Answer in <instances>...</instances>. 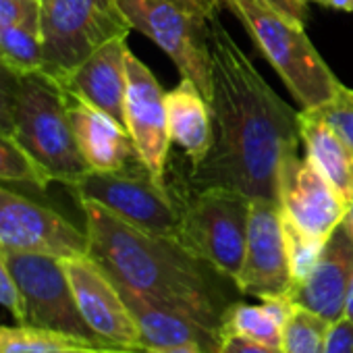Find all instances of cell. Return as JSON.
<instances>
[{
    "instance_id": "obj_26",
    "label": "cell",
    "mask_w": 353,
    "mask_h": 353,
    "mask_svg": "<svg viewBox=\"0 0 353 353\" xmlns=\"http://www.w3.org/2000/svg\"><path fill=\"white\" fill-rule=\"evenodd\" d=\"M322 119L353 150V90L341 85L332 98L314 108H303Z\"/></svg>"
},
{
    "instance_id": "obj_38",
    "label": "cell",
    "mask_w": 353,
    "mask_h": 353,
    "mask_svg": "<svg viewBox=\"0 0 353 353\" xmlns=\"http://www.w3.org/2000/svg\"><path fill=\"white\" fill-rule=\"evenodd\" d=\"M15 3H23V5H32V7H40V0H15Z\"/></svg>"
},
{
    "instance_id": "obj_18",
    "label": "cell",
    "mask_w": 353,
    "mask_h": 353,
    "mask_svg": "<svg viewBox=\"0 0 353 353\" xmlns=\"http://www.w3.org/2000/svg\"><path fill=\"white\" fill-rule=\"evenodd\" d=\"M127 52V38H114L94 50L61 85L125 125Z\"/></svg>"
},
{
    "instance_id": "obj_29",
    "label": "cell",
    "mask_w": 353,
    "mask_h": 353,
    "mask_svg": "<svg viewBox=\"0 0 353 353\" xmlns=\"http://www.w3.org/2000/svg\"><path fill=\"white\" fill-rule=\"evenodd\" d=\"M0 305L7 307L15 316V320L19 318V314H21L19 289L15 285V279L11 274V268H9V262H7L3 248H0Z\"/></svg>"
},
{
    "instance_id": "obj_14",
    "label": "cell",
    "mask_w": 353,
    "mask_h": 353,
    "mask_svg": "<svg viewBox=\"0 0 353 353\" xmlns=\"http://www.w3.org/2000/svg\"><path fill=\"white\" fill-rule=\"evenodd\" d=\"M125 127L135 143L143 168L160 188L168 190L166 160L170 135L166 114V92H162L154 73L131 50L127 52Z\"/></svg>"
},
{
    "instance_id": "obj_31",
    "label": "cell",
    "mask_w": 353,
    "mask_h": 353,
    "mask_svg": "<svg viewBox=\"0 0 353 353\" xmlns=\"http://www.w3.org/2000/svg\"><path fill=\"white\" fill-rule=\"evenodd\" d=\"M219 353H283L276 347L231 334V332H221V343H219Z\"/></svg>"
},
{
    "instance_id": "obj_30",
    "label": "cell",
    "mask_w": 353,
    "mask_h": 353,
    "mask_svg": "<svg viewBox=\"0 0 353 353\" xmlns=\"http://www.w3.org/2000/svg\"><path fill=\"white\" fill-rule=\"evenodd\" d=\"M324 353H353V322L341 318L328 326Z\"/></svg>"
},
{
    "instance_id": "obj_11",
    "label": "cell",
    "mask_w": 353,
    "mask_h": 353,
    "mask_svg": "<svg viewBox=\"0 0 353 353\" xmlns=\"http://www.w3.org/2000/svg\"><path fill=\"white\" fill-rule=\"evenodd\" d=\"M235 287L237 293L258 299H289L293 276L279 202L252 200L245 254Z\"/></svg>"
},
{
    "instance_id": "obj_34",
    "label": "cell",
    "mask_w": 353,
    "mask_h": 353,
    "mask_svg": "<svg viewBox=\"0 0 353 353\" xmlns=\"http://www.w3.org/2000/svg\"><path fill=\"white\" fill-rule=\"evenodd\" d=\"M322 5L334 11H345V13H353V0H322Z\"/></svg>"
},
{
    "instance_id": "obj_37",
    "label": "cell",
    "mask_w": 353,
    "mask_h": 353,
    "mask_svg": "<svg viewBox=\"0 0 353 353\" xmlns=\"http://www.w3.org/2000/svg\"><path fill=\"white\" fill-rule=\"evenodd\" d=\"M343 318H347V320H351V322H353V281H351V287H349V291H347V299H345Z\"/></svg>"
},
{
    "instance_id": "obj_12",
    "label": "cell",
    "mask_w": 353,
    "mask_h": 353,
    "mask_svg": "<svg viewBox=\"0 0 353 353\" xmlns=\"http://www.w3.org/2000/svg\"><path fill=\"white\" fill-rule=\"evenodd\" d=\"M279 208L287 225L316 243H326L347 212L345 200L307 158L289 156L279 172Z\"/></svg>"
},
{
    "instance_id": "obj_15",
    "label": "cell",
    "mask_w": 353,
    "mask_h": 353,
    "mask_svg": "<svg viewBox=\"0 0 353 353\" xmlns=\"http://www.w3.org/2000/svg\"><path fill=\"white\" fill-rule=\"evenodd\" d=\"M353 281V239L339 225L334 233L324 243L316 264L307 276L295 285L289 299L324 318L326 322H336L343 318L347 291Z\"/></svg>"
},
{
    "instance_id": "obj_4",
    "label": "cell",
    "mask_w": 353,
    "mask_h": 353,
    "mask_svg": "<svg viewBox=\"0 0 353 353\" xmlns=\"http://www.w3.org/2000/svg\"><path fill=\"white\" fill-rule=\"evenodd\" d=\"M301 108L326 102L343 85L299 28L260 0H223Z\"/></svg>"
},
{
    "instance_id": "obj_1",
    "label": "cell",
    "mask_w": 353,
    "mask_h": 353,
    "mask_svg": "<svg viewBox=\"0 0 353 353\" xmlns=\"http://www.w3.org/2000/svg\"><path fill=\"white\" fill-rule=\"evenodd\" d=\"M214 143L192 183L231 188L250 200H279L283 162L299 152V112L266 83L223 21H208Z\"/></svg>"
},
{
    "instance_id": "obj_13",
    "label": "cell",
    "mask_w": 353,
    "mask_h": 353,
    "mask_svg": "<svg viewBox=\"0 0 353 353\" xmlns=\"http://www.w3.org/2000/svg\"><path fill=\"white\" fill-rule=\"evenodd\" d=\"M63 266L85 324L108 347L143 351L137 324L112 276L90 256L67 258Z\"/></svg>"
},
{
    "instance_id": "obj_32",
    "label": "cell",
    "mask_w": 353,
    "mask_h": 353,
    "mask_svg": "<svg viewBox=\"0 0 353 353\" xmlns=\"http://www.w3.org/2000/svg\"><path fill=\"white\" fill-rule=\"evenodd\" d=\"M260 3H264L266 7H270L272 11H276L279 15H283L285 19L299 28H305L310 19L307 3H303V0H260Z\"/></svg>"
},
{
    "instance_id": "obj_16",
    "label": "cell",
    "mask_w": 353,
    "mask_h": 353,
    "mask_svg": "<svg viewBox=\"0 0 353 353\" xmlns=\"http://www.w3.org/2000/svg\"><path fill=\"white\" fill-rule=\"evenodd\" d=\"M65 96L75 141L90 170L114 172L141 164L125 125L67 90Z\"/></svg>"
},
{
    "instance_id": "obj_21",
    "label": "cell",
    "mask_w": 353,
    "mask_h": 353,
    "mask_svg": "<svg viewBox=\"0 0 353 353\" xmlns=\"http://www.w3.org/2000/svg\"><path fill=\"white\" fill-rule=\"evenodd\" d=\"M291 299H260V303L233 301L223 318L221 332L239 334L281 349L283 326L293 310Z\"/></svg>"
},
{
    "instance_id": "obj_24",
    "label": "cell",
    "mask_w": 353,
    "mask_h": 353,
    "mask_svg": "<svg viewBox=\"0 0 353 353\" xmlns=\"http://www.w3.org/2000/svg\"><path fill=\"white\" fill-rule=\"evenodd\" d=\"M330 322L324 318L293 305L283 326V353H324L326 332Z\"/></svg>"
},
{
    "instance_id": "obj_2",
    "label": "cell",
    "mask_w": 353,
    "mask_h": 353,
    "mask_svg": "<svg viewBox=\"0 0 353 353\" xmlns=\"http://www.w3.org/2000/svg\"><path fill=\"white\" fill-rule=\"evenodd\" d=\"M90 252L117 283L164 301L221 334L235 283L172 237L137 229L96 202H79Z\"/></svg>"
},
{
    "instance_id": "obj_23",
    "label": "cell",
    "mask_w": 353,
    "mask_h": 353,
    "mask_svg": "<svg viewBox=\"0 0 353 353\" xmlns=\"http://www.w3.org/2000/svg\"><path fill=\"white\" fill-rule=\"evenodd\" d=\"M0 63L15 73L42 71L40 34L23 26L0 23Z\"/></svg>"
},
{
    "instance_id": "obj_20",
    "label": "cell",
    "mask_w": 353,
    "mask_h": 353,
    "mask_svg": "<svg viewBox=\"0 0 353 353\" xmlns=\"http://www.w3.org/2000/svg\"><path fill=\"white\" fill-rule=\"evenodd\" d=\"M299 135L305 156L349 206L353 202V150L316 114L299 112Z\"/></svg>"
},
{
    "instance_id": "obj_33",
    "label": "cell",
    "mask_w": 353,
    "mask_h": 353,
    "mask_svg": "<svg viewBox=\"0 0 353 353\" xmlns=\"http://www.w3.org/2000/svg\"><path fill=\"white\" fill-rule=\"evenodd\" d=\"M170 3L202 21H210L212 17H216L219 9L223 7V0H170Z\"/></svg>"
},
{
    "instance_id": "obj_35",
    "label": "cell",
    "mask_w": 353,
    "mask_h": 353,
    "mask_svg": "<svg viewBox=\"0 0 353 353\" xmlns=\"http://www.w3.org/2000/svg\"><path fill=\"white\" fill-rule=\"evenodd\" d=\"M154 353H204V349L200 345L188 343V345H179V347H170L164 351H154Z\"/></svg>"
},
{
    "instance_id": "obj_19",
    "label": "cell",
    "mask_w": 353,
    "mask_h": 353,
    "mask_svg": "<svg viewBox=\"0 0 353 353\" xmlns=\"http://www.w3.org/2000/svg\"><path fill=\"white\" fill-rule=\"evenodd\" d=\"M166 114L170 141L185 152L192 168H196L204 162L214 143L210 102L194 81L181 77L179 85L166 92Z\"/></svg>"
},
{
    "instance_id": "obj_22",
    "label": "cell",
    "mask_w": 353,
    "mask_h": 353,
    "mask_svg": "<svg viewBox=\"0 0 353 353\" xmlns=\"http://www.w3.org/2000/svg\"><path fill=\"white\" fill-rule=\"evenodd\" d=\"M98 347L102 345L48 328L26 324L0 326V353H71Z\"/></svg>"
},
{
    "instance_id": "obj_7",
    "label": "cell",
    "mask_w": 353,
    "mask_h": 353,
    "mask_svg": "<svg viewBox=\"0 0 353 353\" xmlns=\"http://www.w3.org/2000/svg\"><path fill=\"white\" fill-rule=\"evenodd\" d=\"M5 256L19 289V324L73 334L108 347L81 318L61 258L13 250H5Z\"/></svg>"
},
{
    "instance_id": "obj_36",
    "label": "cell",
    "mask_w": 353,
    "mask_h": 353,
    "mask_svg": "<svg viewBox=\"0 0 353 353\" xmlns=\"http://www.w3.org/2000/svg\"><path fill=\"white\" fill-rule=\"evenodd\" d=\"M71 353H143V351H127V349H112V347H98V349H81Z\"/></svg>"
},
{
    "instance_id": "obj_27",
    "label": "cell",
    "mask_w": 353,
    "mask_h": 353,
    "mask_svg": "<svg viewBox=\"0 0 353 353\" xmlns=\"http://www.w3.org/2000/svg\"><path fill=\"white\" fill-rule=\"evenodd\" d=\"M0 23L23 26L40 34V7L15 3V0H0Z\"/></svg>"
},
{
    "instance_id": "obj_3",
    "label": "cell",
    "mask_w": 353,
    "mask_h": 353,
    "mask_svg": "<svg viewBox=\"0 0 353 353\" xmlns=\"http://www.w3.org/2000/svg\"><path fill=\"white\" fill-rule=\"evenodd\" d=\"M11 137L50 181L67 190L90 170L69 121L65 88L44 71L17 75Z\"/></svg>"
},
{
    "instance_id": "obj_6",
    "label": "cell",
    "mask_w": 353,
    "mask_h": 353,
    "mask_svg": "<svg viewBox=\"0 0 353 353\" xmlns=\"http://www.w3.org/2000/svg\"><path fill=\"white\" fill-rule=\"evenodd\" d=\"M250 204L231 188H202L181 206L176 241L235 283L245 254Z\"/></svg>"
},
{
    "instance_id": "obj_9",
    "label": "cell",
    "mask_w": 353,
    "mask_h": 353,
    "mask_svg": "<svg viewBox=\"0 0 353 353\" xmlns=\"http://www.w3.org/2000/svg\"><path fill=\"white\" fill-rule=\"evenodd\" d=\"M131 30L150 38L179 71L210 102L212 59L208 42V21L196 19L174 7L170 0H117Z\"/></svg>"
},
{
    "instance_id": "obj_10",
    "label": "cell",
    "mask_w": 353,
    "mask_h": 353,
    "mask_svg": "<svg viewBox=\"0 0 353 353\" xmlns=\"http://www.w3.org/2000/svg\"><path fill=\"white\" fill-rule=\"evenodd\" d=\"M0 248L46 254L61 260L88 256L90 243L61 212L0 185Z\"/></svg>"
},
{
    "instance_id": "obj_39",
    "label": "cell",
    "mask_w": 353,
    "mask_h": 353,
    "mask_svg": "<svg viewBox=\"0 0 353 353\" xmlns=\"http://www.w3.org/2000/svg\"><path fill=\"white\" fill-rule=\"evenodd\" d=\"M303 3H318V5H322V0H303Z\"/></svg>"
},
{
    "instance_id": "obj_25",
    "label": "cell",
    "mask_w": 353,
    "mask_h": 353,
    "mask_svg": "<svg viewBox=\"0 0 353 353\" xmlns=\"http://www.w3.org/2000/svg\"><path fill=\"white\" fill-rule=\"evenodd\" d=\"M0 183H21L40 192L52 183L38 168V164L19 148V143L5 131H0Z\"/></svg>"
},
{
    "instance_id": "obj_8",
    "label": "cell",
    "mask_w": 353,
    "mask_h": 353,
    "mask_svg": "<svg viewBox=\"0 0 353 353\" xmlns=\"http://www.w3.org/2000/svg\"><path fill=\"white\" fill-rule=\"evenodd\" d=\"M69 190L77 202H96L137 229L172 239L179 235L181 206L152 179L143 164L114 172L88 170Z\"/></svg>"
},
{
    "instance_id": "obj_17",
    "label": "cell",
    "mask_w": 353,
    "mask_h": 353,
    "mask_svg": "<svg viewBox=\"0 0 353 353\" xmlns=\"http://www.w3.org/2000/svg\"><path fill=\"white\" fill-rule=\"evenodd\" d=\"M117 287L137 324L145 353L164 351L188 343L200 345L204 353H219V343H221L219 332L206 328L190 314L176 310L164 301L148 297L121 283H117Z\"/></svg>"
},
{
    "instance_id": "obj_5",
    "label": "cell",
    "mask_w": 353,
    "mask_h": 353,
    "mask_svg": "<svg viewBox=\"0 0 353 353\" xmlns=\"http://www.w3.org/2000/svg\"><path fill=\"white\" fill-rule=\"evenodd\" d=\"M129 32L117 0H40L42 71L63 83L94 50Z\"/></svg>"
},
{
    "instance_id": "obj_28",
    "label": "cell",
    "mask_w": 353,
    "mask_h": 353,
    "mask_svg": "<svg viewBox=\"0 0 353 353\" xmlns=\"http://www.w3.org/2000/svg\"><path fill=\"white\" fill-rule=\"evenodd\" d=\"M17 75L9 67L0 63V131L11 135L13 127V104H15V90H17Z\"/></svg>"
}]
</instances>
